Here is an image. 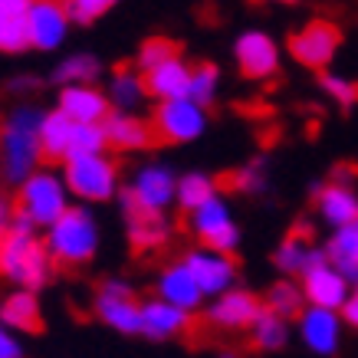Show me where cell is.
<instances>
[{
    "mask_svg": "<svg viewBox=\"0 0 358 358\" xmlns=\"http://www.w3.org/2000/svg\"><path fill=\"white\" fill-rule=\"evenodd\" d=\"M102 125H106V138H109V145L112 148H119V152H145V148H152L155 138H158L152 122L138 119L135 112L112 109Z\"/></svg>",
    "mask_w": 358,
    "mask_h": 358,
    "instance_id": "obj_20",
    "label": "cell"
},
{
    "mask_svg": "<svg viewBox=\"0 0 358 358\" xmlns=\"http://www.w3.org/2000/svg\"><path fill=\"white\" fill-rule=\"evenodd\" d=\"M0 358H27L23 355V345H20V338H17V332L7 329L3 322H0Z\"/></svg>",
    "mask_w": 358,
    "mask_h": 358,
    "instance_id": "obj_40",
    "label": "cell"
},
{
    "mask_svg": "<svg viewBox=\"0 0 358 358\" xmlns=\"http://www.w3.org/2000/svg\"><path fill=\"white\" fill-rule=\"evenodd\" d=\"M263 306H266V309H273V313H280L282 319H296V315L303 313L309 303H306L303 282L296 280V276H282V280H276L270 289H266Z\"/></svg>",
    "mask_w": 358,
    "mask_h": 358,
    "instance_id": "obj_29",
    "label": "cell"
},
{
    "mask_svg": "<svg viewBox=\"0 0 358 358\" xmlns=\"http://www.w3.org/2000/svg\"><path fill=\"white\" fill-rule=\"evenodd\" d=\"M326 260V250L315 247V243H309L306 240V234H289V237L282 240L280 247H276V253H273V266L282 273V276H303L309 266H315V263Z\"/></svg>",
    "mask_w": 358,
    "mask_h": 358,
    "instance_id": "obj_23",
    "label": "cell"
},
{
    "mask_svg": "<svg viewBox=\"0 0 358 358\" xmlns=\"http://www.w3.org/2000/svg\"><path fill=\"white\" fill-rule=\"evenodd\" d=\"M322 250H326L329 263H336L348 280L358 282V220L332 230L329 240L322 243Z\"/></svg>",
    "mask_w": 358,
    "mask_h": 358,
    "instance_id": "obj_26",
    "label": "cell"
},
{
    "mask_svg": "<svg viewBox=\"0 0 358 358\" xmlns=\"http://www.w3.org/2000/svg\"><path fill=\"white\" fill-rule=\"evenodd\" d=\"M250 338H253V345L263 348V352H276L289 342V319H282L280 313H273L263 306L260 315L253 319V326H250Z\"/></svg>",
    "mask_w": 358,
    "mask_h": 358,
    "instance_id": "obj_30",
    "label": "cell"
},
{
    "mask_svg": "<svg viewBox=\"0 0 358 358\" xmlns=\"http://www.w3.org/2000/svg\"><path fill=\"white\" fill-rule=\"evenodd\" d=\"M178 53H181V50H178V43H174V40H168V36H152V40H145V43L138 46L135 63H138L141 73H148V69L162 66L164 59H171V56H178Z\"/></svg>",
    "mask_w": 358,
    "mask_h": 358,
    "instance_id": "obj_36",
    "label": "cell"
},
{
    "mask_svg": "<svg viewBox=\"0 0 358 358\" xmlns=\"http://www.w3.org/2000/svg\"><path fill=\"white\" fill-rule=\"evenodd\" d=\"M69 187H66L63 171L36 168V171L20 185L17 194V217H23L33 227H50L66 207H69Z\"/></svg>",
    "mask_w": 358,
    "mask_h": 358,
    "instance_id": "obj_4",
    "label": "cell"
},
{
    "mask_svg": "<svg viewBox=\"0 0 358 358\" xmlns=\"http://www.w3.org/2000/svg\"><path fill=\"white\" fill-rule=\"evenodd\" d=\"M73 125L76 122L63 115L59 109L46 112L43 115V129H40V141H43V155L53 162H66L69 158V138H73Z\"/></svg>",
    "mask_w": 358,
    "mask_h": 358,
    "instance_id": "obj_28",
    "label": "cell"
},
{
    "mask_svg": "<svg viewBox=\"0 0 358 358\" xmlns=\"http://www.w3.org/2000/svg\"><path fill=\"white\" fill-rule=\"evenodd\" d=\"M234 59L247 79H273L280 73V46L263 30L240 33L237 43H234Z\"/></svg>",
    "mask_w": 358,
    "mask_h": 358,
    "instance_id": "obj_14",
    "label": "cell"
},
{
    "mask_svg": "<svg viewBox=\"0 0 358 358\" xmlns=\"http://www.w3.org/2000/svg\"><path fill=\"white\" fill-rule=\"evenodd\" d=\"M3 230H7V227H0V237H3Z\"/></svg>",
    "mask_w": 358,
    "mask_h": 358,
    "instance_id": "obj_47",
    "label": "cell"
},
{
    "mask_svg": "<svg viewBox=\"0 0 358 358\" xmlns=\"http://www.w3.org/2000/svg\"><path fill=\"white\" fill-rule=\"evenodd\" d=\"M217 89H220V69L217 63H197L191 66V86H187V96L201 102V106H214L217 99Z\"/></svg>",
    "mask_w": 358,
    "mask_h": 358,
    "instance_id": "obj_34",
    "label": "cell"
},
{
    "mask_svg": "<svg viewBox=\"0 0 358 358\" xmlns=\"http://www.w3.org/2000/svg\"><path fill=\"white\" fill-rule=\"evenodd\" d=\"M0 3H3V7H27L30 0H0Z\"/></svg>",
    "mask_w": 358,
    "mask_h": 358,
    "instance_id": "obj_44",
    "label": "cell"
},
{
    "mask_svg": "<svg viewBox=\"0 0 358 358\" xmlns=\"http://www.w3.org/2000/svg\"><path fill=\"white\" fill-rule=\"evenodd\" d=\"M270 185V178H266V162L263 158H253L234 174V187L243 191V194H263Z\"/></svg>",
    "mask_w": 358,
    "mask_h": 358,
    "instance_id": "obj_38",
    "label": "cell"
},
{
    "mask_svg": "<svg viewBox=\"0 0 358 358\" xmlns=\"http://www.w3.org/2000/svg\"><path fill=\"white\" fill-rule=\"evenodd\" d=\"M27 46H30L27 7H3L0 3V53H23Z\"/></svg>",
    "mask_w": 358,
    "mask_h": 358,
    "instance_id": "obj_32",
    "label": "cell"
},
{
    "mask_svg": "<svg viewBox=\"0 0 358 358\" xmlns=\"http://www.w3.org/2000/svg\"><path fill=\"white\" fill-rule=\"evenodd\" d=\"M191 220V234H194L204 247H214V250H224V253H234L240 247V227L234 220V210L230 204L224 201L220 194H214L210 201L191 210L187 214Z\"/></svg>",
    "mask_w": 358,
    "mask_h": 358,
    "instance_id": "obj_9",
    "label": "cell"
},
{
    "mask_svg": "<svg viewBox=\"0 0 358 358\" xmlns=\"http://www.w3.org/2000/svg\"><path fill=\"white\" fill-rule=\"evenodd\" d=\"M115 3L119 0H66V10H69V20L73 23L86 27V23H96L99 17H106Z\"/></svg>",
    "mask_w": 358,
    "mask_h": 358,
    "instance_id": "obj_39",
    "label": "cell"
},
{
    "mask_svg": "<svg viewBox=\"0 0 358 358\" xmlns=\"http://www.w3.org/2000/svg\"><path fill=\"white\" fill-rule=\"evenodd\" d=\"M46 250L53 263L83 266L99 253V224L89 207H66L63 214L46 227Z\"/></svg>",
    "mask_w": 358,
    "mask_h": 358,
    "instance_id": "obj_3",
    "label": "cell"
},
{
    "mask_svg": "<svg viewBox=\"0 0 358 358\" xmlns=\"http://www.w3.org/2000/svg\"><path fill=\"white\" fill-rule=\"evenodd\" d=\"M109 102L119 112H135L148 99V86H145V73L141 69H115L109 79Z\"/></svg>",
    "mask_w": 358,
    "mask_h": 358,
    "instance_id": "obj_27",
    "label": "cell"
},
{
    "mask_svg": "<svg viewBox=\"0 0 358 358\" xmlns=\"http://www.w3.org/2000/svg\"><path fill=\"white\" fill-rule=\"evenodd\" d=\"M129 240L135 250H158L171 237V220L164 210H129Z\"/></svg>",
    "mask_w": 358,
    "mask_h": 358,
    "instance_id": "obj_24",
    "label": "cell"
},
{
    "mask_svg": "<svg viewBox=\"0 0 358 358\" xmlns=\"http://www.w3.org/2000/svg\"><path fill=\"white\" fill-rule=\"evenodd\" d=\"M102 76V66L92 53H76L66 56L63 63L53 69V79L59 86H73V83H96Z\"/></svg>",
    "mask_w": 358,
    "mask_h": 358,
    "instance_id": "obj_33",
    "label": "cell"
},
{
    "mask_svg": "<svg viewBox=\"0 0 358 358\" xmlns=\"http://www.w3.org/2000/svg\"><path fill=\"white\" fill-rule=\"evenodd\" d=\"M342 46V30L332 20H309L303 30H296L289 36V56L306 69L322 73L332 66Z\"/></svg>",
    "mask_w": 358,
    "mask_h": 358,
    "instance_id": "obj_8",
    "label": "cell"
},
{
    "mask_svg": "<svg viewBox=\"0 0 358 358\" xmlns=\"http://www.w3.org/2000/svg\"><path fill=\"white\" fill-rule=\"evenodd\" d=\"M296 329L303 345L315 355H336L342 345V329L345 319L338 309H322V306H306L303 313L296 315Z\"/></svg>",
    "mask_w": 358,
    "mask_h": 358,
    "instance_id": "obj_12",
    "label": "cell"
},
{
    "mask_svg": "<svg viewBox=\"0 0 358 358\" xmlns=\"http://www.w3.org/2000/svg\"><path fill=\"white\" fill-rule=\"evenodd\" d=\"M220 358H240V355H237V352H224V355H220Z\"/></svg>",
    "mask_w": 358,
    "mask_h": 358,
    "instance_id": "obj_46",
    "label": "cell"
},
{
    "mask_svg": "<svg viewBox=\"0 0 358 358\" xmlns=\"http://www.w3.org/2000/svg\"><path fill=\"white\" fill-rule=\"evenodd\" d=\"M0 276L33 293L53 276V257L46 250V240L36 237V227L23 217H13L0 237Z\"/></svg>",
    "mask_w": 358,
    "mask_h": 358,
    "instance_id": "obj_2",
    "label": "cell"
},
{
    "mask_svg": "<svg viewBox=\"0 0 358 358\" xmlns=\"http://www.w3.org/2000/svg\"><path fill=\"white\" fill-rule=\"evenodd\" d=\"M191 326V313L181 309V306L168 303L162 296H155L148 303H141V336L155 338V342H164V338H174L187 332Z\"/></svg>",
    "mask_w": 358,
    "mask_h": 358,
    "instance_id": "obj_21",
    "label": "cell"
},
{
    "mask_svg": "<svg viewBox=\"0 0 358 358\" xmlns=\"http://www.w3.org/2000/svg\"><path fill=\"white\" fill-rule=\"evenodd\" d=\"M155 293L162 296V299H168V303L187 309V313L201 309V306H204V299H207L204 289H201V282H197V276L191 273V266H187L185 260L168 263V266L158 273Z\"/></svg>",
    "mask_w": 358,
    "mask_h": 358,
    "instance_id": "obj_17",
    "label": "cell"
},
{
    "mask_svg": "<svg viewBox=\"0 0 358 358\" xmlns=\"http://www.w3.org/2000/svg\"><path fill=\"white\" fill-rule=\"evenodd\" d=\"M109 148L106 138V125L102 122H76L73 125V138H69V158L73 155H96Z\"/></svg>",
    "mask_w": 358,
    "mask_h": 358,
    "instance_id": "obj_35",
    "label": "cell"
},
{
    "mask_svg": "<svg viewBox=\"0 0 358 358\" xmlns=\"http://www.w3.org/2000/svg\"><path fill=\"white\" fill-rule=\"evenodd\" d=\"M96 315L109 329L122 332V336L141 332V303L135 299L131 282L119 280V276H112V280L102 282V286H99V296H96Z\"/></svg>",
    "mask_w": 358,
    "mask_h": 358,
    "instance_id": "obj_10",
    "label": "cell"
},
{
    "mask_svg": "<svg viewBox=\"0 0 358 358\" xmlns=\"http://www.w3.org/2000/svg\"><path fill=\"white\" fill-rule=\"evenodd\" d=\"M13 220V207H10V201H7V194L0 191V227H7Z\"/></svg>",
    "mask_w": 358,
    "mask_h": 358,
    "instance_id": "obj_43",
    "label": "cell"
},
{
    "mask_svg": "<svg viewBox=\"0 0 358 358\" xmlns=\"http://www.w3.org/2000/svg\"><path fill=\"white\" fill-rule=\"evenodd\" d=\"M319 89H322L332 102H338L342 109L358 106V83H352V79H345V76H338V73L322 69V76H319Z\"/></svg>",
    "mask_w": 358,
    "mask_h": 358,
    "instance_id": "obj_37",
    "label": "cell"
},
{
    "mask_svg": "<svg viewBox=\"0 0 358 358\" xmlns=\"http://www.w3.org/2000/svg\"><path fill=\"white\" fill-rule=\"evenodd\" d=\"M315 214L329 230L358 220V191L345 181H329L315 187Z\"/></svg>",
    "mask_w": 358,
    "mask_h": 358,
    "instance_id": "obj_18",
    "label": "cell"
},
{
    "mask_svg": "<svg viewBox=\"0 0 358 358\" xmlns=\"http://www.w3.org/2000/svg\"><path fill=\"white\" fill-rule=\"evenodd\" d=\"M299 282H303V293H306V303L309 306L338 309V313H342V306H345L348 293H352V286H355L336 263H329V257L322 263L309 266V270L299 276Z\"/></svg>",
    "mask_w": 358,
    "mask_h": 358,
    "instance_id": "obj_15",
    "label": "cell"
},
{
    "mask_svg": "<svg viewBox=\"0 0 358 358\" xmlns=\"http://www.w3.org/2000/svg\"><path fill=\"white\" fill-rule=\"evenodd\" d=\"M63 178L69 194L86 201V204H102V201L119 194V168H115V162L106 152L66 158Z\"/></svg>",
    "mask_w": 358,
    "mask_h": 358,
    "instance_id": "obj_5",
    "label": "cell"
},
{
    "mask_svg": "<svg viewBox=\"0 0 358 358\" xmlns=\"http://www.w3.org/2000/svg\"><path fill=\"white\" fill-rule=\"evenodd\" d=\"M40 303H36V293L33 289H20L10 293L3 303H0V322L13 332H36L40 329Z\"/></svg>",
    "mask_w": 358,
    "mask_h": 358,
    "instance_id": "obj_25",
    "label": "cell"
},
{
    "mask_svg": "<svg viewBox=\"0 0 358 358\" xmlns=\"http://www.w3.org/2000/svg\"><path fill=\"white\" fill-rule=\"evenodd\" d=\"M260 309H263V299L257 293L230 286L227 293L214 296V303L207 309V322L224 329V332H243V329L253 326V319L260 315Z\"/></svg>",
    "mask_w": 358,
    "mask_h": 358,
    "instance_id": "obj_16",
    "label": "cell"
},
{
    "mask_svg": "<svg viewBox=\"0 0 358 358\" xmlns=\"http://www.w3.org/2000/svg\"><path fill=\"white\" fill-rule=\"evenodd\" d=\"M69 10L59 0H30L27 3V33L33 50H56L69 36Z\"/></svg>",
    "mask_w": 358,
    "mask_h": 358,
    "instance_id": "obj_13",
    "label": "cell"
},
{
    "mask_svg": "<svg viewBox=\"0 0 358 358\" xmlns=\"http://www.w3.org/2000/svg\"><path fill=\"white\" fill-rule=\"evenodd\" d=\"M145 86H148V96L158 99V102L187 96V86H191V63H185L181 53L171 56V59H164L162 66H155V69L145 73Z\"/></svg>",
    "mask_w": 358,
    "mask_h": 358,
    "instance_id": "obj_22",
    "label": "cell"
},
{
    "mask_svg": "<svg viewBox=\"0 0 358 358\" xmlns=\"http://www.w3.org/2000/svg\"><path fill=\"white\" fill-rule=\"evenodd\" d=\"M181 260L191 266V273L197 276L204 296H210V299L227 293L230 286H237V260H234V253H224V250H214L201 243V247L187 250Z\"/></svg>",
    "mask_w": 358,
    "mask_h": 358,
    "instance_id": "obj_11",
    "label": "cell"
},
{
    "mask_svg": "<svg viewBox=\"0 0 358 358\" xmlns=\"http://www.w3.org/2000/svg\"><path fill=\"white\" fill-rule=\"evenodd\" d=\"M270 3H299V0H270Z\"/></svg>",
    "mask_w": 358,
    "mask_h": 358,
    "instance_id": "obj_45",
    "label": "cell"
},
{
    "mask_svg": "<svg viewBox=\"0 0 358 358\" xmlns=\"http://www.w3.org/2000/svg\"><path fill=\"white\" fill-rule=\"evenodd\" d=\"M178 197V174L162 162L141 164L131 185L122 191V207L129 210H168Z\"/></svg>",
    "mask_w": 358,
    "mask_h": 358,
    "instance_id": "obj_6",
    "label": "cell"
},
{
    "mask_svg": "<svg viewBox=\"0 0 358 358\" xmlns=\"http://www.w3.org/2000/svg\"><path fill=\"white\" fill-rule=\"evenodd\" d=\"M155 135L168 145H191L207 131V109L191 96L164 99L155 109Z\"/></svg>",
    "mask_w": 358,
    "mask_h": 358,
    "instance_id": "obj_7",
    "label": "cell"
},
{
    "mask_svg": "<svg viewBox=\"0 0 358 358\" xmlns=\"http://www.w3.org/2000/svg\"><path fill=\"white\" fill-rule=\"evenodd\" d=\"M43 115L46 112L40 106L23 102L0 122V181L3 185L20 187L40 168V158H46L43 141H40Z\"/></svg>",
    "mask_w": 358,
    "mask_h": 358,
    "instance_id": "obj_1",
    "label": "cell"
},
{
    "mask_svg": "<svg viewBox=\"0 0 358 358\" xmlns=\"http://www.w3.org/2000/svg\"><path fill=\"white\" fill-rule=\"evenodd\" d=\"M214 194H220V191H217V181H214L210 174L187 171L178 178V197H174V204L181 207L185 214H191V210H197V207L204 204V201H210Z\"/></svg>",
    "mask_w": 358,
    "mask_h": 358,
    "instance_id": "obj_31",
    "label": "cell"
},
{
    "mask_svg": "<svg viewBox=\"0 0 358 358\" xmlns=\"http://www.w3.org/2000/svg\"><path fill=\"white\" fill-rule=\"evenodd\" d=\"M56 109L69 115L73 122H106V115L112 112V102L92 83H73V86L59 89Z\"/></svg>",
    "mask_w": 358,
    "mask_h": 358,
    "instance_id": "obj_19",
    "label": "cell"
},
{
    "mask_svg": "<svg viewBox=\"0 0 358 358\" xmlns=\"http://www.w3.org/2000/svg\"><path fill=\"white\" fill-rule=\"evenodd\" d=\"M40 89V79L36 76H13L10 86H7V92H13V96H27V92H36Z\"/></svg>",
    "mask_w": 358,
    "mask_h": 358,
    "instance_id": "obj_42",
    "label": "cell"
},
{
    "mask_svg": "<svg viewBox=\"0 0 358 358\" xmlns=\"http://www.w3.org/2000/svg\"><path fill=\"white\" fill-rule=\"evenodd\" d=\"M342 319H345V326L358 329V282L352 286V293H348L345 306H342Z\"/></svg>",
    "mask_w": 358,
    "mask_h": 358,
    "instance_id": "obj_41",
    "label": "cell"
}]
</instances>
